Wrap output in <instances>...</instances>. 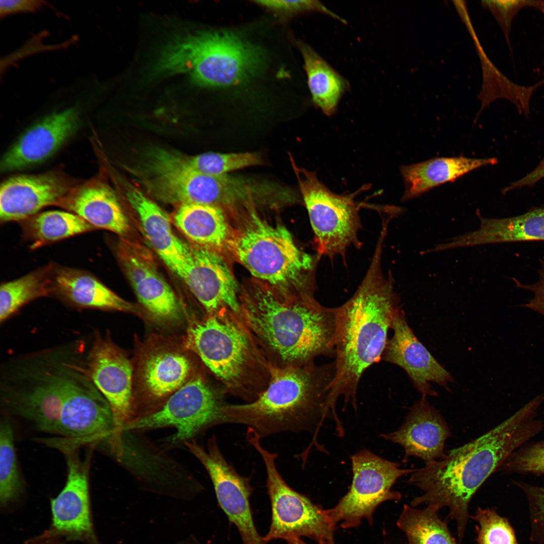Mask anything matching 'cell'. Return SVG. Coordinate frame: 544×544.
Segmentation results:
<instances>
[{"label": "cell", "mask_w": 544, "mask_h": 544, "mask_svg": "<svg viewBox=\"0 0 544 544\" xmlns=\"http://www.w3.org/2000/svg\"><path fill=\"white\" fill-rule=\"evenodd\" d=\"M139 177L149 192L163 201L209 205V176L193 170L182 155L157 151Z\"/></svg>", "instance_id": "18"}, {"label": "cell", "mask_w": 544, "mask_h": 544, "mask_svg": "<svg viewBox=\"0 0 544 544\" xmlns=\"http://www.w3.org/2000/svg\"><path fill=\"white\" fill-rule=\"evenodd\" d=\"M498 162L496 158L440 157L402 166L400 172L405 188L401 200L416 198L435 187L453 181L471 171L495 165Z\"/></svg>", "instance_id": "28"}, {"label": "cell", "mask_w": 544, "mask_h": 544, "mask_svg": "<svg viewBox=\"0 0 544 544\" xmlns=\"http://www.w3.org/2000/svg\"><path fill=\"white\" fill-rule=\"evenodd\" d=\"M223 209L211 205H180L174 222L194 244L219 251L231 253L234 228Z\"/></svg>", "instance_id": "26"}, {"label": "cell", "mask_w": 544, "mask_h": 544, "mask_svg": "<svg viewBox=\"0 0 544 544\" xmlns=\"http://www.w3.org/2000/svg\"><path fill=\"white\" fill-rule=\"evenodd\" d=\"M81 445L58 438L52 446L65 455L67 480L59 494L51 500L52 522L49 530L64 540H79L87 544H101L92 521L89 487V455L82 459L78 453Z\"/></svg>", "instance_id": "12"}, {"label": "cell", "mask_w": 544, "mask_h": 544, "mask_svg": "<svg viewBox=\"0 0 544 544\" xmlns=\"http://www.w3.org/2000/svg\"><path fill=\"white\" fill-rule=\"evenodd\" d=\"M483 3L492 11L503 29L508 41L512 19L520 9L526 7H531L544 13L543 1H485Z\"/></svg>", "instance_id": "41"}, {"label": "cell", "mask_w": 544, "mask_h": 544, "mask_svg": "<svg viewBox=\"0 0 544 544\" xmlns=\"http://www.w3.org/2000/svg\"><path fill=\"white\" fill-rule=\"evenodd\" d=\"M380 436L403 448L405 454L402 461L414 456L428 464L445 455V443L451 434L440 412L429 403L426 397H422L411 408L398 430Z\"/></svg>", "instance_id": "22"}, {"label": "cell", "mask_w": 544, "mask_h": 544, "mask_svg": "<svg viewBox=\"0 0 544 544\" xmlns=\"http://www.w3.org/2000/svg\"><path fill=\"white\" fill-rule=\"evenodd\" d=\"M286 541L288 544H307L302 540L301 538L299 537H293Z\"/></svg>", "instance_id": "46"}, {"label": "cell", "mask_w": 544, "mask_h": 544, "mask_svg": "<svg viewBox=\"0 0 544 544\" xmlns=\"http://www.w3.org/2000/svg\"><path fill=\"white\" fill-rule=\"evenodd\" d=\"M541 267L538 270V280L531 285H524L513 279L517 287L528 290L533 294L532 298L522 307L531 309L544 317V261L540 259Z\"/></svg>", "instance_id": "42"}, {"label": "cell", "mask_w": 544, "mask_h": 544, "mask_svg": "<svg viewBox=\"0 0 544 544\" xmlns=\"http://www.w3.org/2000/svg\"><path fill=\"white\" fill-rule=\"evenodd\" d=\"M126 198L138 215L144 233L165 264L182 279L191 259V247L174 233L170 219L156 203L136 188Z\"/></svg>", "instance_id": "23"}, {"label": "cell", "mask_w": 544, "mask_h": 544, "mask_svg": "<svg viewBox=\"0 0 544 544\" xmlns=\"http://www.w3.org/2000/svg\"><path fill=\"white\" fill-rule=\"evenodd\" d=\"M87 363L89 377L111 409L115 443L124 426L133 418L132 366L117 348L100 338L94 342Z\"/></svg>", "instance_id": "16"}, {"label": "cell", "mask_w": 544, "mask_h": 544, "mask_svg": "<svg viewBox=\"0 0 544 544\" xmlns=\"http://www.w3.org/2000/svg\"><path fill=\"white\" fill-rule=\"evenodd\" d=\"M240 301V317L251 334L285 366L307 365L317 357L334 354L336 308L321 305L314 294L254 279Z\"/></svg>", "instance_id": "2"}, {"label": "cell", "mask_w": 544, "mask_h": 544, "mask_svg": "<svg viewBox=\"0 0 544 544\" xmlns=\"http://www.w3.org/2000/svg\"><path fill=\"white\" fill-rule=\"evenodd\" d=\"M271 371L267 386L255 400L223 407L225 423L247 425L261 439L284 431H318L327 415L334 363L285 366Z\"/></svg>", "instance_id": "4"}, {"label": "cell", "mask_w": 544, "mask_h": 544, "mask_svg": "<svg viewBox=\"0 0 544 544\" xmlns=\"http://www.w3.org/2000/svg\"><path fill=\"white\" fill-rule=\"evenodd\" d=\"M541 400L535 397L509 418L483 435L417 468L409 483L422 491L411 506L423 504L447 507L456 523L459 540L463 538L470 502L478 489L516 450L542 430L537 418Z\"/></svg>", "instance_id": "1"}, {"label": "cell", "mask_w": 544, "mask_h": 544, "mask_svg": "<svg viewBox=\"0 0 544 544\" xmlns=\"http://www.w3.org/2000/svg\"><path fill=\"white\" fill-rule=\"evenodd\" d=\"M21 223L32 248L96 229L73 213L57 210L39 213Z\"/></svg>", "instance_id": "31"}, {"label": "cell", "mask_w": 544, "mask_h": 544, "mask_svg": "<svg viewBox=\"0 0 544 544\" xmlns=\"http://www.w3.org/2000/svg\"><path fill=\"white\" fill-rule=\"evenodd\" d=\"M544 178V158L538 165L531 172L520 179L513 182L502 190L503 194L510 191L525 187H532Z\"/></svg>", "instance_id": "44"}, {"label": "cell", "mask_w": 544, "mask_h": 544, "mask_svg": "<svg viewBox=\"0 0 544 544\" xmlns=\"http://www.w3.org/2000/svg\"><path fill=\"white\" fill-rule=\"evenodd\" d=\"M253 3L282 19H289L301 14L316 12L346 23L344 19L318 1H255Z\"/></svg>", "instance_id": "39"}, {"label": "cell", "mask_w": 544, "mask_h": 544, "mask_svg": "<svg viewBox=\"0 0 544 544\" xmlns=\"http://www.w3.org/2000/svg\"><path fill=\"white\" fill-rule=\"evenodd\" d=\"M514 484L522 490L528 501L531 525L530 539L544 543V487L521 481H515Z\"/></svg>", "instance_id": "40"}, {"label": "cell", "mask_w": 544, "mask_h": 544, "mask_svg": "<svg viewBox=\"0 0 544 544\" xmlns=\"http://www.w3.org/2000/svg\"><path fill=\"white\" fill-rule=\"evenodd\" d=\"M52 265L33 271L1 284L0 322L2 323L30 301L49 295L53 291Z\"/></svg>", "instance_id": "34"}, {"label": "cell", "mask_w": 544, "mask_h": 544, "mask_svg": "<svg viewBox=\"0 0 544 544\" xmlns=\"http://www.w3.org/2000/svg\"><path fill=\"white\" fill-rule=\"evenodd\" d=\"M31 387L8 390L4 398L15 414L31 422L36 429L57 434L66 393L67 369L65 362L34 373Z\"/></svg>", "instance_id": "19"}, {"label": "cell", "mask_w": 544, "mask_h": 544, "mask_svg": "<svg viewBox=\"0 0 544 544\" xmlns=\"http://www.w3.org/2000/svg\"><path fill=\"white\" fill-rule=\"evenodd\" d=\"M78 125L74 109L51 114L27 129L2 158L1 170L8 172L37 165L54 154Z\"/></svg>", "instance_id": "21"}, {"label": "cell", "mask_w": 544, "mask_h": 544, "mask_svg": "<svg viewBox=\"0 0 544 544\" xmlns=\"http://www.w3.org/2000/svg\"><path fill=\"white\" fill-rule=\"evenodd\" d=\"M262 48L237 33L204 31L178 37L162 48L157 75H188L199 86L228 91L243 86L263 71Z\"/></svg>", "instance_id": "5"}, {"label": "cell", "mask_w": 544, "mask_h": 544, "mask_svg": "<svg viewBox=\"0 0 544 544\" xmlns=\"http://www.w3.org/2000/svg\"><path fill=\"white\" fill-rule=\"evenodd\" d=\"M251 206L236 228L231 253L255 279L279 289L314 294L316 259L300 249L286 228Z\"/></svg>", "instance_id": "6"}, {"label": "cell", "mask_w": 544, "mask_h": 544, "mask_svg": "<svg viewBox=\"0 0 544 544\" xmlns=\"http://www.w3.org/2000/svg\"><path fill=\"white\" fill-rule=\"evenodd\" d=\"M114 430L110 406L86 367L71 366L57 434L83 444L112 438Z\"/></svg>", "instance_id": "13"}, {"label": "cell", "mask_w": 544, "mask_h": 544, "mask_svg": "<svg viewBox=\"0 0 544 544\" xmlns=\"http://www.w3.org/2000/svg\"><path fill=\"white\" fill-rule=\"evenodd\" d=\"M290 158L314 232L317 256L345 259L349 247L362 246L358 234L362 228L359 211L363 205L355 198L364 187L352 194H336L314 172L298 166Z\"/></svg>", "instance_id": "8"}, {"label": "cell", "mask_w": 544, "mask_h": 544, "mask_svg": "<svg viewBox=\"0 0 544 544\" xmlns=\"http://www.w3.org/2000/svg\"><path fill=\"white\" fill-rule=\"evenodd\" d=\"M382 242L376 244L370 266L353 296L336 307L335 373L329 388L327 407L336 414L337 399L357 408L356 395L364 371L382 359L387 333L400 309L392 275L383 273Z\"/></svg>", "instance_id": "3"}, {"label": "cell", "mask_w": 544, "mask_h": 544, "mask_svg": "<svg viewBox=\"0 0 544 544\" xmlns=\"http://www.w3.org/2000/svg\"><path fill=\"white\" fill-rule=\"evenodd\" d=\"M385 544H386V543H385Z\"/></svg>", "instance_id": "47"}, {"label": "cell", "mask_w": 544, "mask_h": 544, "mask_svg": "<svg viewBox=\"0 0 544 544\" xmlns=\"http://www.w3.org/2000/svg\"><path fill=\"white\" fill-rule=\"evenodd\" d=\"M59 206L81 217L96 228L120 235L129 230L128 220L115 193L100 181L92 179L76 184Z\"/></svg>", "instance_id": "24"}, {"label": "cell", "mask_w": 544, "mask_h": 544, "mask_svg": "<svg viewBox=\"0 0 544 544\" xmlns=\"http://www.w3.org/2000/svg\"><path fill=\"white\" fill-rule=\"evenodd\" d=\"M174 544H205L193 535H188Z\"/></svg>", "instance_id": "45"}, {"label": "cell", "mask_w": 544, "mask_h": 544, "mask_svg": "<svg viewBox=\"0 0 544 544\" xmlns=\"http://www.w3.org/2000/svg\"><path fill=\"white\" fill-rule=\"evenodd\" d=\"M246 439L261 456L266 471V486L272 514L269 530L262 537L263 541L266 543L277 539L287 541L293 537H307L318 544H335L336 524L327 510L288 486L277 468L278 454L262 447L256 432L247 433Z\"/></svg>", "instance_id": "9"}, {"label": "cell", "mask_w": 544, "mask_h": 544, "mask_svg": "<svg viewBox=\"0 0 544 544\" xmlns=\"http://www.w3.org/2000/svg\"><path fill=\"white\" fill-rule=\"evenodd\" d=\"M44 2L37 0H2L0 2V15L36 12L43 7Z\"/></svg>", "instance_id": "43"}, {"label": "cell", "mask_w": 544, "mask_h": 544, "mask_svg": "<svg viewBox=\"0 0 544 544\" xmlns=\"http://www.w3.org/2000/svg\"><path fill=\"white\" fill-rule=\"evenodd\" d=\"M120 255L138 298L149 313L162 322L181 320L183 311L175 294L149 262L130 249Z\"/></svg>", "instance_id": "25"}, {"label": "cell", "mask_w": 544, "mask_h": 544, "mask_svg": "<svg viewBox=\"0 0 544 544\" xmlns=\"http://www.w3.org/2000/svg\"><path fill=\"white\" fill-rule=\"evenodd\" d=\"M353 481L348 492L328 513L336 524L341 522L344 528L358 526L362 519L371 525L376 508L382 502L398 501L401 494L391 490L401 476L414 472L417 469H401L400 464L385 460L367 450L351 457Z\"/></svg>", "instance_id": "11"}, {"label": "cell", "mask_w": 544, "mask_h": 544, "mask_svg": "<svg viewBox=\"0 0 544 544\" xmlns=\"http://www.w3.org/2000/svg\"><path fill=\"white\" fill-rule=\"evenodd\" d=\"M297 45L303 57L312 101L324 114L331 115L348 88V82L310 46L302 42H297Z\"/></svg>", "instance_id": "30"}, {"label": "cell", "mask_w": 544, "mask_h": 544, "mask_svg": "<svg viewBox=\"0 0 544 544\" xmlns=\"http://www.w3.org/2000/svg\"><path fill=\"white\" fill-rule=\"evenodd\" d=\"M54 291L81 307L133 312L134 307L84 271L61 267L53 274Z\"/></svg>", "instance_id": "29"}, {"label": "cell", "mask_w": 544, "mask_h": 544, "mask_svg": "<svg viewBox=\"0 0 544 544\" xmlns=\"http://www.w3.org/2000/svg\"><path fill=\"white\" fill-rule=\"evenodd\" d=\"M76 184L56 171L13 176L1 186V222H21L47 206H59Z\"/></svg>", "instance_id": "17"}, {"label": "cell", "mask_w": 544, "mask_h": 544, "mask_svg": "<svg viewBox=\"0 0 544 544\" xmlns=\"http://www.w3.org/2000/svg\"><path fill=\"white\" fill-rule=\"evenodd\" d=\"M206 468L213 483L218 503L237 528L243 544H266L255 526L250 505L253 487L250 479L239 474L222 454L215 435L208 447L191 440L184 443Z\"/></svg>", "instance_id": "14"}, {"label": "cell", "mask_w": 544, "mask_h": 544, "mask_svg": "<svg viewBox=\"0 0 544 544\" xmlns=\"http://www.w3.org/2000/svg\"><path fill=\"white\" fill-rule=\"evenodd\" d=\"M193 170L203 175L215 176L231 171L261 165L263 158L258 152L205 153L192 156H182Z\"/></svg>", "instance_id": "36"}, {"label": "cell", "mask_w": 544, "mask_h": 544, "mask_svg": "<svg viewBox=\"0 0 544 544\" xmlns=\"http://www.w3.org/2000/svg\"><path fill=\"white\" fill-rule=\"evenodd\" d=\"M13 432L7 420L0 426V502L2 507L14 502L22 490Z\"/></svg>", "instance_id": "35"}, {"label": "cell", "mask_w": 544, "mask_h": 544, "mask_svg": "<svg viewBox=\"0 0 544 544\" xmlns=\"http://www.w3.org/2000/svg\"><path fill=\"white\" fill-rule=\"evenodd\" d=\"M237 316L210 314L190 327L186 343L230 391L250 402L255 397L246 382L260 360Z\"/></svg>", "instance_id": "7"}, {"label": "cell", "mask_w": 544, "mask_h": 544, "mask_svg": "<svg viewBox=\"0 0 544 544\" xmlns=\"http://www.w3.org/2000/svg\"><path fill=\"white\" fill-rule=\"evenodd\" d=\"M439 510L435 505L423 509L403 505L396 525L406 536L409 544H458L446 521L438 516Z\"/></svg>", "instance_id": "33"}, {"label": "cell", "mask_w": 544, "mask_h": 544, "mask_svg": "<svg viewBox=\"0 0 544 544\" xmlns=\"http://www.w3.org/2000/svg\"><path fill=\"white\" fill-rule=\"evenodd\" d=\"M470 517L479 524L475 544H518L508 520L494 509L479 507Z\"/></svg>", "instance_id": "37"}, {"label": "cell", "mask_w": 544, "mask_h": 544, "mask_svg": "<svg viewBox=\"0 0 544 544\" xmlns=\"http://www.w3.org/2000/svg\"><path fill=\"white\" fill-rule=\"evenodd\" d=\"M226 404L217 391L196 378L174 392L159 409L131 420L122 431L171 427L176 430L171 443H184L201 431L225 423Z\"/></svg>", "instance_id": "10"}, {"label": "cell", "mask_w": 544, "mask_h": 544, "mask_svg": "<svg viewBox=\"0 0 544 544\" xmlns=\"http://www.w3.org/2000/svg\"><path fill=\"white\" fill-rule=\"evenodd\" d=\"M497 471L519 474H544V440L523 445L514 452Z\"/></svg>", "instance_id": "38"}, {"label": "cell", "mask_w": 544, "mask_h": 544, "mask_svg": "<svg viewBox=\"0 0 544 544\" xmlns=\"http://www.w3.org/2000/svg\"><path fill=\"white\" fill-rule=\"evenodd\" d=\"M391 328L393 334L388 339L382 359L403 369L423 397L438 395L430 382L449 390L452 376L418 339L402 310L395 315Z\"/></svg>", "instance_id": "20"}, {"label": "cell", "mask_w": 544, "mask_h": 544, "mask_svg": "<svg viewBox=\"0 0 544 544\" xmlns=\"http://www.w3.org/2000/svg\"><path fill=\"white\" fill-rule=\"evenodd\" d=\"M191 259L182 279L210 314L240 316L238 286L223 254L194 244Z\"/></svg>", "instance_id": "15"}, {"label": "cell", "mask_w": 544, "mask_h": 544, "mask_svg": "<svg viewBox=\"0 0 544 544\" xmlns=\"http://www.w3.org/2000/svg\"><path fill=\"white\" fill-rule=\"evenodd\" d=\"M190 364L184 355L160 352L146 360L143 377L146 388L153 397L160 399L172 394L185 384Z\"/></svg>", "instance_id": "32"}, {"label": "cell", "mask_w": 544, "mask_h": 544, "mask_svg": "<svg viewBox=\"0 0 544 544\" xmlns=\"http://www.w3.org/2000/svg\"><path fill=\"white\" fill-rule=\"evenodd\" d=\"M477 230L459 235V247L502 242L544 240V205L534 207L512 217L487 218L477 212Z\"/></svg>", "instance_id": "27"}]
</instances>
